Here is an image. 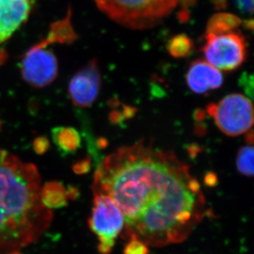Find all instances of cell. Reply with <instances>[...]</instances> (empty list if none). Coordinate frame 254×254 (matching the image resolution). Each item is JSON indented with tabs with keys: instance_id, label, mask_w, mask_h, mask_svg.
Returning <instances> with one entry per match:
<instances>
[{
	"instance_id": "ffe728a7",
	"label": "cell",
	"mask_w": 254,
	"mask_h": 254,
	"mask_svg": "<svg viewBox=\"0 0 254 254\" xmlns=\"http://www.w3.org/2000/svg\"><path fill=\"white\" fill-rule=\"evenodd\" d=\"M91 156H86L77 161L72 166V170L77 175H84L91 170Z\"/></svg>"
},
{
	"instance_id": "3957f363",
	"label": "cell",
	"mask_w": 254,
	"mask_h": 254,
	"mask_svg": "<svg viewBox=\"0 0 254 254\" xmlns=\"http://www.w3.org/2000/svg\"><path fill=\"white\" fill-rule=\"evenodd\" d=\"M111 19L133 29L152 27L172 11L180 0H95Z\"/></svg>"
},
{
	"instance_id": "e0dca14e",
	"label": "cell",
	"mask_w": 254,
	"mask_h": 254,
	"mask_svg": "<svg viewBox=\"0 0 254 254\" xmlns=\"http://www.w3.org/2000/svg\"><path fill=\"white\" fill-rule=\"evenodd\" d=\"M181 1V4H182L184 10L180 13V19L182 22H185L189 19V12L188 9L189 7H191L192 5L194 4L196 0H180ZM211 2H213L215 7L217 9H222L226 7V2L227 0H211Z\"/></svg>"
},
{
	"instance_id": "603a6c76",
	"label": "cell",
	"mask_w": 254,
	"mask_h": 254,
	"mask_svg": "<svg viewBox=\"0 0 254 254\" xmlns=\"http://www.w3.org/2000/svg\"><path fill=\"white\" fill-rule=\"evenodd\" d=\"M67 190V199H73L77 198L79 196V192L77 190V188L73 187L72 185H70L66 189Z\"/></svg>"
},
{
	"instance_id": "484cf974",
	"label": "cell",
	"mask_w": 254,
	"mask_h": 254,
	"mask_svg": "<svg viewBox=\"0 0 254 254\" xmlns=\"http://www.w3.org/2000/svg\"><path fill=\"white\" fill-rule=\"evenodd\" d=\"M6 59H7L6 54H5L3 51H0V65L3 64V62H4Z\"/></svg>"
},
{
	"instance_id": "8992f818",
	"label": "cell",
	"mask_w": 254,
	"mask_h": 254,
	"mask_svg": "<svg viewBox=\"0 0 254 254\" xmlns=\"http://www.w3.org/2000/svg\"><path fill=\"white\" fill-rule=\"evenodd\" d=\"M202 47L204 56L210 64L217 69L233 71L243 64L247 55L245 36L235 31L206 34Z\"/></svg>"
},
{
	"instance_id": "2e32d148",
	"label": "cell",
	"mask_w": 254,
	"mask_h": 254,
	"mask_svg": "<svg viewBox=\"0 0 254 254\" xmlns=\"http://www.w3.org/2000/svg\"><path fill=\"white\" fill-rule=\"evenodd\" d=\"M236 166L240 174L246 177L254 175V148L253 146H244L238 151Z\"/></svg>"
},
{
	"instance_id": "5b68a950",
	"label": "cell",
	"mask_w": 254,
	"mask_h": 254,
	"mask_svg": "<svg viewBox=\"0 0 254 254\" xmlns=\"http://www.w3.org/2000/svg\"><path fill=\"white\" fill-rule=\"evenodd\" d=\"M94 206L89 217V227L98 237L99 252L111 254L115 240L125 227V219L110 196L101 192H94Z\"/></svg>"
},
{
	"instance_id": "d4e9b609",
	"label": "cell",
	"mask_w": 254,
	"mask_h": 254,
	"mask_svg": "<svg viewBox=\"0 0 254 254\" xmlns=\"http://www.w3.org/2000/svg\"><path fill=\"white\" fill-rule=\"evenodd\" d=\"M247 132L246 141H247L248 144H250V146H253V143H254V132H253L252 129H250Z\"/></svg>"
},
{
	"instance_id": "30bf717a",
	"label": "cell",
	"mask_w": 254,
	"mask_h": 254,
	"mask_svg": "<svg viewBox=\"0 0 254 254\" xmlns=\"http://www.w3.org/2000/svg\"><path fill=\"white\" fill-rule=\"evenodd\" d=\"M186 81L191 91L197 94H205L221 87L224 79L223 75L217 68L204 60H198L190 64Z\"/></svg>"
},
{
	"instance_id": "7a4b0ae2",
	"label": "cell",
	"mask_w": 254,
	"mask_h": 254,
	"mask_svg": "<svg viewBox=\"0 0 254 254\" xmlns=\"http://www.w3.org/2000/svg\"><path fill=\"white\" fill-rule=\"evenodd\" d=\"M52 219V211L41 202L36 166L0 150V254L36 242Z\"/></svg>"
},
{
	"instance_id": "ac0fdd59",
	"label": "cell",
	"mask_w": 254,
	"mask_h": 254,
	"mask_svg": "<svg viewBox=\"0 0 254 254\" xmlns=\"http://www.w3.org/2000/svg\"><path fill=\"white\" fill-rule=\"evenodd\" d=\"M124 254H149L147 245L138 240H131L124 250Z\"/></svg>"
},
{
	"instance_id": "5bb4252c",
	"label": "cell",
	"mask_w": 254,
	"mask_h": 254,
	"mask_svg": "<svg viewBox=\"0 0 254 254\" xmlns=\"http://www.w3.org/2000/svg\"><path fill=\"white\" fill-rule=\"evenodd\" d=\"M241 24L242 21L237 16L221 12L210 18L206 27V34H221L234 31Z\"/></svg>"
},
{
	"instance_id": "44dd1931",
	"label": "cell",
	"mask_w": 254,
	"mask_h": 254,
	"mask_svg": "<svg viewBox=\"0 0 254 254\" xmlns=\"http://www.w3.org/2000/svg\"><path fill=\"white\" fill-rule=\"evenodd\" d=\"M235 2L243 12L252 15L254 12V0H235Z\"/></svg>"
},
{
	"instance_id": "6da1fadb",
	"label": "cell",
	"mask_w": 254,
	"mask_h": 254,
	"mask_svg": "<svg viewBox=\"0 0 254 254\" xmlns=\"http://www.w3.org/2000/svg\"><path fill=\"white\" fill-rule=\"evenodd\" d=\"M93 192L113 199L125 240L164 247L183 242L206 214L201 185L171 151L143 141L117 149L99 164Z\"/></svg>"
},
{
	"instance_id": "9a60e30c",
	"label": "cell",
	"mask_w": 254,
	"mask_h": 254,
	"mask_svg": "<svg viewBox=\"0 0 254 254\" xmlns=\"http://www.w3.org/2000/svg\"><path fill=\"white\" fill-rule=\"evenodd\" d=\"M193 43L185 34H180L170 39L167 44V50L170 56L176 59H182L190 56Z\"/></svg>"
},
{
	"instance_id": "83f0119b",
	"label": "cell",
	"mask_w": 254,
	"mask_h": 254,
	"mask_svg": "<svg viewBox=\"0 0 254 254\" xmlns=\"http://www.w3.org/2000/svg\"><path fill=\"white\" fill-rule=\"evenodd\" d=\"M0 128H1V123H0Z\"/></svg>"
},
{
	"instance_id": "ba28073f",
	"label": "cell",
	"mask_w": 254,
	"mask_h": 254,
	"mask_svg": "<svg viewBox=\"0 0 254 254\" xmlns=\"http://www.w3.org/2000/svg\"><path fill=\"white\" fill-rule=\"evenodd\" d=\"M101 86L98 61L92 60L70 80L68 92L72 103L79 107L91 106L100 93Z\"/></svg>"
},
{
	"instance_id": "7c38bea8",
	"label": "cell",
	"mask_w": 254,
	"mask_h": 254,
	"mask_svg": "<svg viewBox=\"0 0 254 254\" xmlns=\"http://www.w3.org/2000/svg\"><path fill=\"white\" fill-rule=\"evenodd\" d=\"M71 10H69L67 17L64 19L54 23L51 26L48 36L37 45L41 47H46L49 45L56 42L60 44L72 43L77 36L71 24Z\"/></svg>"
},
{
	"instance_id": "4fadbf2b",
	"label": "cell",
	"mask_w": 254,
	"mask_h": 254,
	"mask_svg": "<svg viewBox=\"0 0 254 254\" xmlns=\"http://www.w3.org/2000/svg\"><path fill=\"white\" fill-rule=\"evenodd\" d=\"M41 202L50 210L60 209L67 205V190L62 183H46L41 190Z\"/></svg>"
},
{
	"instance_id": "277c9868",
	"label": "cell",
	"mask_w": 254,
	"mask_h": 254,
	"mask_svg": "<svg viewBox=\"0 0 254 254\" xmlns=\"http://www.w3.org/2000/svg\"><path fill=\"white\" fill-rule=\"evenodd\" d=\"M206 111L219 129L230 137L247 132L254 124L252 102L241 94H230L218 103L209 104Z\"/></svg>"
},
{
	"instance_id": "9c48e42d",
	"label": "cell",
	"mask_w": 254,
	"mask_h": 254,
	"mask_svg": "<svg viewBox=\"0 0 254 254\" xmlns=\"http://www.w3.org/2000/svg\"><path fill=\"white\" fill-rule=\"evenodd\" d=\"M32 0H0V42L7 41L28 18Z\"/></svg>"
},
{
	"instance_id": "4316f807",
	"label": "cell",
	"mask_w": 254,
	"mask_h": 254,
	"mask_svg": "<svg viewBox=\"0 0 254 254\" xmlns=\"http://www.w3.org/2000/svg\"><path fill=\"white\" fill-rule=\"evenodd\" d=\"M21 254V253H20L19 251H16V252L10 253V254Z\"/></svg>"
},
{
	"instance_id": "cb8c5ba5",
	"label": "cell",
	"mask_w": 254,
	"mask_h": 254,
	"mask_svg": "<svg viewBox=\"0 0 254 254\" xmlns=\"http://www.w3.org/2000/svg\"><path fill=\"white\" fill-rule=\"evenodd\" d=\"M216 180H217V178L216 177V175L213 173H208L205 177V182L209 186H213V185H216Z\"/></svg>"
},
{
	"instance_id": "52a82bcc",
	"label": "cell",
	"mask_w": 254,
	"mask_h": 254,
	"mask_svg": "<svg viewBox=\"0 0 254 254\" xmlns=\"http://www.w3.org/2000/svg\"><path fill=\"white\" fill-rule=\"evenodd\" d=\"M21 72L28 84L39 88L45 87L57 77V59L52 51L36 45L22 59Z\"/></svg>"
},
{
	"instance_id": "7402d4cb",
	"label": "cell",
	"mask_w": 254,
	"mask_h": 254,
	"mask_svg": "<svg viewBox=\"0 0 254 254\" xmlns=\"http://www.w3.org/2000/svg\"><path fill=\"white\" fill-rule=\"evenodd\" d=\"M242 78V85L245 86V91L247 92L248 94H250L251 97H253V91H254V86H251L250 84V80L253 79L252 76H250V75L247 74V73H245V74L243 75V77H241Z\"/></svg>"
},
{
	"instance_id": "8fae6325",
	"label": "cell",
	"mask_w": 254,
	"mask_h": 254,
	"mask_svg": "<svg viewBox=\"0 0 254 254\" xmlns=\"http://www.w3.org/2000/svg\"><path fill=\"white\" fill-rule=\"evenodd\" d=\"M52 140L64 157L76 153L82 146V137L74 127H55L52 129Z\"/></svg>"
},
{
	"instance_id": "d6986e66",
	"label": "cell",
	"mask_w": 254,
	"mask_h": 254,
	"mask_svg": "<svg viewBox=\"0 0 254 254\" xmlns=\"http://www.w3.org/2000/svg\"><path fill=\"white\" fill-rule=\"evenodd\" d=\"M51 146V143L48 138L46 137H38L34 140L32 147L36 154L38 155H43L48 151L49 148Z\"/></svg>"
}]
</instances>
